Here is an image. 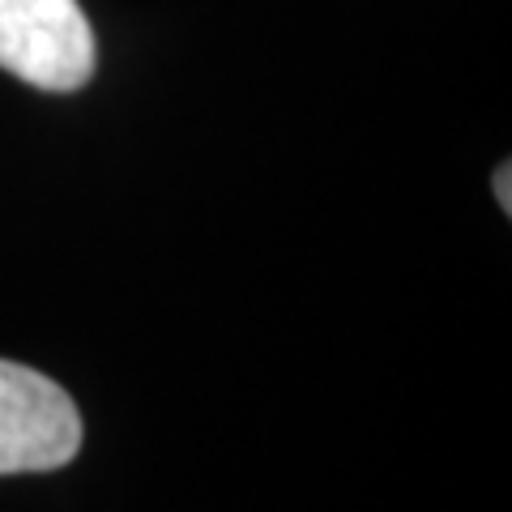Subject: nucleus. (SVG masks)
Listing matches in <instances>:
<instances>
[{"mask_svg": "<svg viewBox=\"0 0 512 512\" xmlns=\"http://www.w3.org/2000/svg\"><path fill=\"white\" fill-rule=\"evenodd\" d=\"M0 69L69 94L94 77V30L77 0H0Z\"/></svg>", "mask_w": 512, "mask_h": 512, "instance_id": "obj_1", "label": "nucleus"}, {"mask_svg": "<svg viewBox=\"0 0 512 512\" xmlns=\"http://www.w3.org/2000/svg\"><path fill=\"white\" fill-rule=\"evenodd\" d=\"M82 448L73 397L35 367L0 359V474H43L69 466Z\"/></svg>", "mask_w": 512, "mask_h": 512, "instance_id": "obj_2", "label": "nucleus"}, {"mask_svg": "<svg viewBox=\"0 0 512 512\" xmlns=\"http://www.w3.org/2000/svg\"><path fill=\"white\" fill-rule=\"evenodd\" d=\"M508 180H512V167L504 163L500 171H495V197H500V210H504V214L512 210V184H508Z\"/></svg>", "mask_w": 512, "mask_h": 512, "instance_id": "obj_3", "label": "nucleus"}]
</instances>
